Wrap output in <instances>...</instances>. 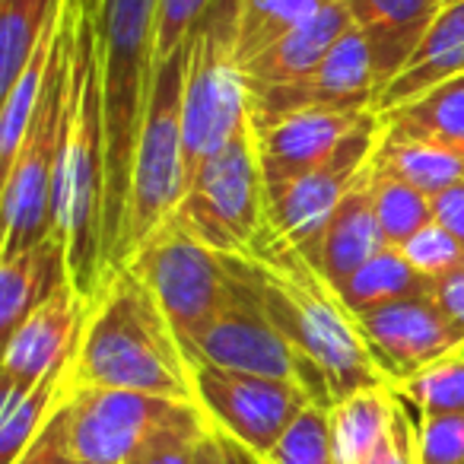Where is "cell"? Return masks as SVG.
Wrapping results in <instances>:
<instances>
[{
	"instance_id": "40",
	"label": "cell",
	"mask_w": 464,
	"mask_h": 464,
	"mask_svg": "<svg viewBox=\"0 0 464 464\" xmlns=\"http://www.w3.org/2000/svg\"><path fill=\"white\" fill-rule=\"evenodd\" d=\"M432 299L442 305V312L461 328L464 334V258L451 271L432 280Z\"/></svg>"
},
{
	"instance_id": "21",
	"label": "cell",
	"mask_w": 464,
	"mask_h": 464,
	"mask_svg": "<svg viewBox=\"0 0 464 464\" xmlns=\"http://www.w3.org/2000/svg\"><path fill=\"white\" fill-rule=\"evenodd\" d=\"M67 277V248L61 236H48L29 252L0 261V328L14 334L42 303L54 296Z\"/></svg>"
},
{
	"instance_id": "11",
	"label": "cell",
	"mask_w": 464,
	"mask_h": 464,
	"mask_svg": "<svg viewBox=\"0 0 464 464\" xmlns=\"http://www.w3.org/2000/svg\"><path fill=\"white\" fill-rule=\"evenodd\" d=\"M191 372L194 398L204 417L246 445L258 461L280 442L293 420L315 404L312 392L299 382L236 372L210 362H191Z\"/></svg>"
},
{
	"instance_id": "37",
	"label": "cell",
	"mask_w": 464,
	"mask_h": 464,
	"mask_svg": "<svg viewBox=\"0 0 464 464\" xmlns=\"http://www.w3.org/2000/svg\"><path fill=\"white\" fill-rule=\"evenodd\" d=\"M369 464H420L417 458V417L413 411L398 398L394 407V420L388 436L382 439V445L375 449V455L369 458Z\"/></svg>"
},
{
	"instance_id": "38",
	"label": "cell",
	"mask_w": 464,
	"mask_h": 464,
	"mask_svg": "<svg viewBox=\"0 0 464 464\" xmlns=\"http://www.w3.org/2000/svg\"><path fill=\"white\" fill-rule=\"evenodd\" d=\"M16 464H77L67 436V407H61L45 430L35 436V442L16 458Z\"/></svg>"
},
{
	"instance_id": "3",
	"label": "cell",
	"mask_w": 464,
	"mask_h": 464,
	"mask_svg": "<svg viewBox=\"0 0 464 464\" xmlns=\"http://www.w3.org/2000/svg\"><path fill=\"white\" fill-rule=\"evenodd\" d=\"M105 105L99 71L96 16L90 0H73L71 33V111L54 188V236L67 248V277L86 305L105 280L102 213H105Z\"/></svg>"
},
{
	"instance_id": "14",
	"label": "cell",
	"mask_w": 464,
	"mask_h": 464,
	"mask_svg": "<svg viewBox=\"0 0 464 464\" xmlns=\"http://www.w3.org/2000/svg\"><path fill=\"white\" fill-rule=\"evenodd\" d=\"M356 322L388 385L420 372L464 343L461 328L445 315L432 293L360 312Z\"/></svg>"
},
{
	"instance_id": "5",
	"label": "cell",
	"mask_w": 464,
	"mask_h": 464,
	"mask_svg": "<svg viewBox=\"0 0 464 464\" xmlns=\"http://www.w3.org/2000/svg\"><path fill=\"white\" fill-rule=\"evenodd\" d=\"M71 33L73 0H64L61 35L54 45L39 109H35L33 124H29L14 162L4 169L0 261L29 252L42 239H48L54 229V188H58V166L67 134V111H71Z\"/></svg>"
},
{
	"instance_id": "23",
	"label": "cell",
	"mask_w": 464,
	"mask_h": 464,
	"mask_svg": "<svg viewBox=\"0 0 464 464\" xmlns=\"http://www.w3.org/2000/svg\"><path fill=\"white\" fill-rule=\"evenodd\" d=\"M71 362H61L45 372L33 388L20 394H7L0 404V464H16V458L35 442L48 420L71 398Z\"/></svg>"
},
{
	"instance_id": "28",
	"label": "cell",
	"mask_w": 464,
	"mask_h": 464,
	"mask_svg": "<svg viewBox=\"0 0 464 464\" xmlns=\"http://www.w3.org/2000/svg\"><path fill=\"white\" fill-rule=\"evenodd\" d=\"M430 293H432V280H426L420 271H413V265L404 258V252L394 246L382 248L372 261H366L341 286L343 303L350 305L353 315L379 309V305L388 303H401V299L430 296Z\"/></svg>"
},
{
	"instance_id": "9",
	"label": "cell",
	"mask_w": 464,
	"mask_h": 464,
	"mask_svg": "<svg viewBox=\"0 0 464 464\" xmlns=\"http://www.w3.org/2000/svg\"><path fill=\"white\" fill-rule=\"evenodd\" d=\"M252 124L248 86L242 64L229 45L226 23H207L191 35L185 99H181V137H185L188 185L200 166L229 147Z\"/></svg>"
},
{
	"instance_id": "35",
	"label": "cell",
	"mask_w": 464,
	"mask_h": 464,
	"mask_svg": "<svg viewBox=\"0 0 464 464\" xmlns=\"http://www.w3.org/2000/svg\"><path fill=\"white\" fill-rule=\"evenodd\" d=\"M401 252L413 265V271H420L426 280L442 277L445 271H451L464 258V246L439 223H430L426 229H420L407 246H401Z\"/></svg>"
},
{
	"instance_id": "30",
	"label": "cell",
	"mask_w": 464,
	"mask_h": 464,
	"mask_svg": "<svg viewBox=\"0 0 464 464\" xmlns=\"http://www.w3.org/2000/svg\"><path fill=\"white\" fill-rule=\"evenodd\" d=\"M392 392L413 413H464V343L420 372L394 382Z\"/></svg>"
},
{
	"instance_id": "12",
	"label": "cell",
	"mask_w": 464,
	"mask_h": 464,
	"mask_svg": "<svg viewBox=\"0 0 464 464\" xmlns=\"http://www.w3.org/2000/svg\"><path fill=\"white\" fill-rule=\"evenodd\" d=\"M382 140V118L366 111L360 124L337 143L328 160L318 162L312 172L299 175L277 194H271V223L290 246L309 255L318 265V248H322L324 229L331 217L347 198V191L366 175L375 147Z\"/></svg>"
},
{
	"instance_id": "41",
	"label": "cell",
	"mask_w": 464,
	"mask_h": 464,
	"mask_svg": "<svg viewBox=\"0 0 464 464\" xmlns=\"http://www.w3.org/2000/svg\"><path fill=\"white\" fill-rule=\"evenodd\" d=\"M432 223L449 229L451 236L464 246V181L445 188L442 194L432 198Z\"/></svg>"
},
{
	"instance_id": "1",
	"label": "cell",
	"mask_w": 464,
	"mask_h": 464,
	"mask_svg": "<svg viewBox=\"0 0 464 464\" xmlns=\"http://www.w3.org/2000/svg\"><path fill=\"white\" fill-rule=\"evenodd\" d=\"M226 261L258 290L277 331L328 388L331 404L362 388L388 385L341 290L277 229L267 232L246 258Z\"/></svg>"
},
{
	"instance_id": "20",
	"label": "cell",
	"mask_w": 464,
	"mask_h": 464,
	"mask_svg": "<svg viewBox=\"0 0 464 464\" xmlns=\"http://www.w3.org/2000/svg\"><path fill=\"white\" fill-rule=\"evenodd\" d=\"M382 248H388V239L379 226V217H375L372 181H369L366 169V175L350 188L347 198L341 200V207L331 217L328 229H324L322 248H318V267L341 290Z\"/></svg>"
},
{
	"instance_id": "19",
	"label": "cell",
	"mask_w": 464,
	"mask_h": 464,
	"mask_svg": "<svg viewBox=\"0 0 464 464\" xmlns=\"http://www.w3.org/2000/svg\"><path fill=\"white\" fill-rule=\"evenodd\" d=\"M464 73V0H442L436 20L430 23L423 42L411 54L401 73L375 96L372 111L388 115L413 102L432 86Z\"/></svg>"
},
{
	"instance_id": "36",
	"label": "cell",
	"mask_w": 464,
	"mask_h": 464,
	"mask_svg": "<svg viewBox=\"0 0 464 464\" xmlns=\"http://www.w3.org/2000/svg\"><path fill=\"white\" fill-rule=\"evenodd\" d=\"M213 4L217 0H162L160 35H156V64L191 42V35L204 26Z\"/></svg>"
},
{
	"instance_id": "8",
	"label": "cell",
	"mask_w": 464,
	"mask_h": 464,
	"mask_svg": "<svg viewBox=\"0 0 464 464\" xmlns=\"http://www.w3.org/2000/svg\"><path fill=\"white\" fill-rule=\"evenodd\" d=\"M128 265L160 299L181 347L198 341L232 296V271L175 213L137 246Z\"/></svg>"
},
{
	"instance_id": "25",
	"label": "cell",
	"mask_w": 464,
	"mask_h": 464,
	"mask_svg": "<svg viewBox=\"0 0 464 464\" xmlns=\"http://www.w3.org/2000/svg\"><path fill=\"white\" fill-rule=\"evenodd\" d=\"M379 118L385 134L417 137L464 156V73Z\"/></svg>"
},
{
	"instance_id": "31",
	"label": "cell",
	"mask_w": 464,
	"mask_h": 464,
	"mask_svg": "<svg viewBox=\"0 0 464 464\" xmlns=\"http://www.w3.org/2000/svg\"><path fill=\"white\" fill-rule=\"evenodd\" d=\"M369 181H372L375 217H379L388 246H407L420 229H426L432 223V198H426L423 191H417V188L404 185L398 179L375 175L372 162H369Z\"/></svg>"
},
{
	"instance_id": "4",
	"label": "cell",
	"mask_w": 464,
	"mask_h": 464,
	"mask_svg": "<svg viewBox=\"0 0 464 464\" xmlns=\"http://www.w3.org/2000/svg\"><path fill=\"white\" fill-rule=\"evenodd\" d=\"M160 4L162 0H90L92 16H96L105 153H109L102 213L105 274L115 271L124 223H128L130 166H134L137 137H140L156 73Z\"/></svg>"
},
{
	"instance_id": "22",
	"label": "cell",
	"mask_w": 464,
	"mask_h": 464,
	"mask_svg": "<svg viewBox=\"0 0 464 464\" xmlns=\"http://www.w3.org/2000/svg\"><path fill=\"white\" fill-rule=\"evenodd\" d=\"M372 172L404 181V185L423 191L426 198H436L445 188L464 181V156L439 147V143L382 130V140L372 156Z\"/></svg>"
},
{
	"instance_id": "10",
	"label": "cell",
	"mask_w": 464,
	"mask_h": 464,
	"mask_svg": "<svg viewBox=\"0 0 464 464\" xmlns=\"http://www.w3.org/2000/svg\"><path fill=\"white\" fill-rule=\"evenodd\" d=\"M229 265V261H226ZM232 271V296L217 322L185 347L191 362H210V366L236 369V372L271 375V379L299 382L312 392L318 404H328V388L322 385L312 366L293 350V343L277 331L271 322L258 290L242 277L236 267Z\"/></svg>"
},
{
	"instance_id": "18",
	"label": "cell",
	"mask_w": 464,
	"mask_h": 464,
	"mask_svg": "<svg viewBox=\"0 0 464 464\" xmlns=\"http://www.w3.org/2000/svg\"><path fill=\"white\" fill-rule=\"evenodd\" d=\"M347 4L372 54L375 96H379L417 52L442 0H347Z\"/></svg>"
},
{
	"instance_id": "33",
	"label": "cell",
	"mask_w": 464,
	"mask_h": 464,
	"mask_svg": "<svg viewBox=\"0 0 464 464\" xmlns=\"http://www.w3.org/2000/svg\"><path fill=\"white\" fill-rule=\"evenodd\" d=\"M207 426H210V420L204 417L198 404L181 407L160 432L147 439V445L128 464H194L198 442L207 432Z\"/></svg>"
},
{
	"instance_id": "26",
	"label": "cell",
	"mask_w": 464,
	"mask_h": 464,
	"mask_svg": "<svg viewBox=\"0 0 464 464\" xmlns=\"http://www.w3.org/2000/svg\"><path fill=\"white\" fill-rule=\"evenodd\" d=\"M334 4H347V0H236L226 23L232 54L239 64H248L284 33Z\"/></svg>"
},
{
	"instance_id": "27",
	"label": "cell",
	"mask_w": 464,
	"mask_h": 464,
	"mask_svg": "<svg viewBox=\"0 0 464 464\" xmlns=\"http://www.w3.org/2000/svg\"><path fill=\"white\" fill-rule=\"evenodd\" d=\"M61 16H64V0H61L58 16L48 23L45 35H42L29 64L23 67L20 77L14 80V86L7 92H0V169H7L14 162L29 124H33L35 109H39L48 67H52L54 58V45H58V35H61Z\"/></svg>"
},
{
	"instance_id": "13",
	"label": "cell",
	"mask_w": 464,
	"mask_h": 464,
	"mask_svg": "<svg viewBox=\"0 0 464 464\" xmlns=\"http://www.w3.org/2000/svg\"><path fill=\"white\" fill-rule=\"evenodd\" d=\"M64 407L67 436L77 461L128 464L147 445V439L188 404L140 392L90 388L73 392Z\"/></svg>"
},
{
	"instance_id": "15",
	"label": "cell",
	"mask_w": 464,
	"mask_h": 464,
	"mask_svg": "<svg viewBox=\"0 0 464 464\" xmlns=\"http://www.w3.org/2000/svg\"><path fill=\"white\" fill-rule=\"evenodd\" d=\"M90 305L77 296L71 284L61 286L48 303H42L4 343V398L33 388L45 372L77 353L80 334Z\"/></svg>"
},
{
	"instance_id": "24",
	"label": "cell",
	"mask_w": 464,
	"mask_h": 464,
	"mask_svg": "<svg viewBox=\"0 0 464 464\" xmlns=\"http://www.w3.org/2000/svg\"><path fill=\"white\" fill-rule=\"evenodd\" d=\"M394 407H398V394L392 392V385L362 388L347 398H337L328 407L341 464H369V458L392 430Z\"/></svg>"
},
{
	"instance_id": "32",
	"label": "cell",
	"mask_w": 464,
	"mask_h": 464,
	"mask_svg": "<svg viewBox=\"0 0 464 464\" xmlns=\"http://www.w3.org/2000/svg\"><path fill=\"white\" fill-rule=\"evenodd\" d=\"M261 464H341L331 432L328 404H309L290 430L280 436V442L261 458Z\"/></svg>"
},
{
	"instance_id": "17",
	"label": "cell",
	"mask_w": 464,
	"mask_h": 464,
	"mask_svg": "<svg viewBox=\"0 0 464 464\" xmlns=\"http://www.w3.org/2000/svg\"><path fill=\"white\" fill-rule=\"evenodd\" d=\"M350 26H353L350 4H334V7H324L322 14H315L312 20L299 23L290 33H284L265 52L255 54L248 64H242L248 96L309 83L322 67V61L328 58V52L334 48V42Z\"/></svg>"
},
{
	"instance_id": "29",
	"label": "cell",
	"mask_w": 464,
	"mask_h": 464,
	"mask_svg": "<svg viewBox=\"0 0 464 464\" xmlns=\"http://www.w3.org/2000/svg\"><path fill=\"white\" fill-rule=\"evenodd\" d=\"M61 0H0V92H7L39 48Z\"/></svg>"
},
{
	"instance_id": "7",
	"label": "cell",
	"mask_w": 464,
	"mask_h": 464,
	"mask_svg": "<svg viewBox=\"0 0 464 464\" xmlns=\"http://www.w3.org/2000/svg\"><path fill=\"white\" fill-rule=\"evenodd\" d=\"M179 217L223 258H246L274 229L252 124L200 166L188 185Z\"/></svg>"
},
{
	"instance_id": "16",
	"label": "cell",
	"mask_w": 464,
	"mask_h": 464,
	"mask_svg": "<svg viewBox=\"0 0 464 464\" xmlns=\"http://www.w3.org/2000/svg\"><path fill=\"white\" fill-rule=\"evenodd\" d=\"M366 118V111H334V109H299L293 115L274 121L271 128L255 130L258 162L265 172L267 200L312 172L322 160H328L337 143Z\"/></svg>"
},
{
	"instance_id": "39",
	"label": "cell",
	"mask_w": 464,
	"mask_h": 464,
	"mask_svg": "<svg viewBox=\"0 0 464 464\" xmlns=\"http://www.w3.org/2000/svg\"><path fill=\"white\" fill-rule=\"evenodd\" d=\"M194 464H261L246 445H239L232 436H226L217 426H207V432L198 442V455Z\"/></svg>"
},
{
	"instance_id": "2",
	"label": "cell",
	"mask_w": 464,
	"mask_h": 464,
	"mask_svg": "<svg viewBox=\"0 0 464 464\" xmlns=\"http://www.w3.org/2000/svg\"><path fill=\"white\" fill-rule=\"evenodd\" d=\"M90 388L140 392L198 404L194 372L172 322L130 265L105 274L71 362V394Z\"/></svg>"
},
{
	"instance_id": "34",
	"label": "cell",
	"mask_w": 464,
	"mask_h": 464,
	"mask_svg": "<svg viewBox=\"0 0 464 464\" xmlns=\"http://www.w3.org/2000/svg\"><path fill=\"white\" fill-rule=\"evenodd\" d=\"M420 464H464V413H413Z\"/></svg>"
},
{
	"instance_id": "42",
	"label": "cell",
	"mask_w": 464,
	"mask_h": 464,
	"mask_svg": "<svg viewBox=\"0 0 464 464\" xmlns=\"http://www.w3.org/2000/svg\"><path fill=\"white\" fill-rule=\"evenodd\" d=\"M77 464H92V461H77Z\"/></svg>"
},
{
	"instance_id": "6",
	"label": "cell",
	"mask_w": 464,
	"mask_h": 464,
	"mask_svg": "<svg viewBox=\"0 0 464 464\" xmlns=\"http://www.w3.org/2000/svg\"><path fill=\"white\" fill-rule=\"evenodd\" d=\"M191 42L175 54L162 58L153 73L147 115L137 137L134 166H130L128 194V223H124L118 265H128L147 236H153L169 217H175L188 194V162L185 137H181V99H185V77Z\"/></svg>"
}]
</instances>
